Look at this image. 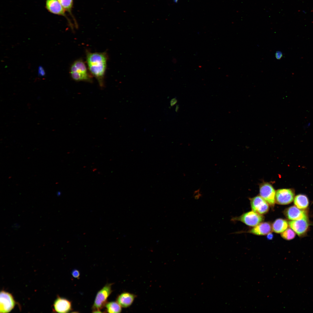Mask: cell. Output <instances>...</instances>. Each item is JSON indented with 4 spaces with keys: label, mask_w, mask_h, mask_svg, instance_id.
Returning a JSON list of instances; mask_svg holds the SVG:
<instances>
[{
    "label": "cell",
    "mask_w": 313,
    "mask_h": 313,
    "mask_svg": "<svg viewBox=\"0 0 313 313\" xmlns=\"http://www.w3.org/2000/svg\"><path fill=\"white\" fill-rule=\"evenodd\" d=\"M113 283H107L97 292L92 306L93 312H102L101 310L105 307L107 299L112 292Z\"/></svg>",
    "instance_id": "3"
},
{
    "label": "cell",
    "mask_w": 313,
    "mask_h": 313,
    "mask_svg": "<svg viewBox=\"0 0 313 313\" xmlns=\"http://www.w3.org/2000/svg\"><path fill=\"white\" fill-rule=\"evenodd\" d=\"M284 214L288 219L291 221L308 218L306 211L299 209L295 205L286 209L284 211Z\"/></svg>",
    "instance_id": "12"
},
{
    "label": "cell",
    "mask_w": 313,
    "mask_h": 313,
    "mask_svg": "<svg viewBox=\"0 0 313 313\" xmlns=\"http://www.w3.org/2000/svg\"><path fill=\"white\" fill-rule=\"evenodd\" d=\"M288 223L290 228L299 236H302L306 233L310 225L308 218L291 221Z\"/></svg>",
    "instance_id": "9"
},
{
    "label": "cell",
    "mask_w": 313,
    "mask_h": 313,
    "mask_svg": "<svg viewBox=\"0 0 313 313\" xmlns=\"http://www.w3.org/2000/svg\"><path fill=\"white\" fill-rule=\"evenodd\" d=\"M136 297L135 294L125 292L118 295L116 301L122 307L126 308L132 305Z\"/></svg>",
    "instance_id": "13"
},
{
    "label": "cell",
    "mask_w": 313,
    "mask_h": 313,
    "mask_svg": "<svg viewBox=\"0 0 313 313\" xmlns=\"http://www.w3.org/2000/svg\"><path fill=\"white\" fill-rule=\"evenodd\" d=\"M199 192L200 190L199 189L195 191L194 192V197L195 199H198L202 196L201 194L199 193Z\"/></svg>",
    "instance_id": "22"
},
{
    "label": "cell",
    "mask_w": 313,
    "mask_h": 313,
    "mask_svg": "<svg viewBox=\"0 0 313 313\" xmlns=\"http://www.w3.org/2000/svg\"><path fill=\"white\" fill-rule=\"evenodd\" d=\"M106 312L110 313H120L122 311L121 307L116 301L107 302L105 305Z\"/></svg>",
    "instance_id": "18"
},
{
    "label": "cell",
    "mask_w": 313,
    "mask_h": 313,
    "mask_svg": "<svg viewBox=\"0 0 313 313\" xmlns=\"http://www.w3.org/2000/svg\"><path fill=\"white\" fill-rule=\"evenodd\" d=\"M46 7L48 11L50 12L65 17L70 26L73 29L72 24L67 16L65 13V10L57 0H46Z\"/></svg>",
    "instance_id": "10"
},
{
    "label": "cell",
    "mask_w": 313,
    "mask_h": 313,
    "mask_svg": "<svg viewBox=\"0 0 313 313\" xmlns=\"http://www.w3.org/2000/svg\"><path fill=\"white\" fill-rule=\"evenodd\" d=\"M88 68L91 73L97 80L99 85H104V79L107 64L108 56L105 52L86 53Z\"/></svg>",
    "instance_id": "1"
},
{
    "label": "cell",
    "mask_w": 313,
    "mask_h": 313,
    "mask_svg": "<svg viewBox=\"0 0 313 313\" xmlns=\"http://www.w3.org/2000/svg\"><path fill=\"white\" fill-rule=\"evenodd\" d=\"M288 225V223L286 220L278 219L272 224V230L276 233H281L287 228Z\"/></svg>",
    "instance_id": "15"
},
{
    "label": "cell",
    "mask_w": 313,
    "mask_h": 313,
    "mask_svg": "<svg viewBox=\"0 0 313 313\" xmlns=\"http://www.w3.org/2000/svg\"><path fill=\"white\" fill-rule=\"evenodd\" d=\"M177 102V100L176 98L171 99L170 101V104L171 106H173Z\"/></svg>",
    "instance_id": "24"
},
{
    "label": "cell",
    "mask_w": 313,
    "mask_h": 313,
    "mask_svg": "<svg viewBox=\"0 0 313 313\" xmlns=\"http://www.w3.org/2000/svg\"><path fill=\"white\" fill-rule=\"evenodd\" d=\"M273 237V235L271 233H270L267 234V238L269 239H271Z\"/></svg>",
    "instance_id": "25"
},
{
    "label": "cell",
    "mask_w": 313,
    "mask_h": 313,
    "mask_svg": "<svg viewBox=\"0 0 313 313\" xmlns=\"http://www.w3.org/2000/svg\"><path fill=\"white\" fill-rule=\"evenodd\" d=\"M70 72L72 79L75 81L90 83L92 81L85 63L81 59H77L72 63Z\"/></svg>",
    "instance_id": "2"
},
{
    "label": "cell",
    "mask_w": 313,
    "mask_h": 313,
    "mask_svg": "<svg viewBox=\"0 0 313 313\" xmlns=\"http://www.w3.org/2000/svg\"><path fill=\"white\" fill-rule=\"evenodd\" d=\"M16 304L14 298L11 294L4 290L0 292V312L7 313L10 312L14 307Z\"/></svg>",
    "instance_id": "4"
},
{
    "label": "cell",
    "mask_w": 313,
    "mask_h": 313,
    "mask_svg": "<svg viewBox=\"0 0 313 313\" xmlns=\"http://www.w3.org/2000/svg\"><path fill=\"white\" fill-rule=\"evenodd\" d=\"M236 219L247 225L254 227L262 222L264 218L262 215L252 211L243 214Z\"/></svg>",
    "instance_id": "7"
},
{
    "label": "cell",
    "mask_w": 313,
    "mask_h": 313,
    "mask_svg": "<svg viewBox=\"0 0 313 313\" xmlns=\"http://www.w3.org/2000/svg\"><path fill=\"white\" fill-rule=\"evenodd\" d=\"M65 11L68 12L73 19L76 27L77 26L75 19L72 12L73 4V0H57Z\"/></svg>",
    "instance_id": "17"
},
{
    "label": "cell",
    "mask_w": 313,
    "mask_h": 313,
    "mask_svg": "<svg viewBox=\"0 0 313 313\" xmlns=\"http://www.w3.org/2000/svg\"><path fill=\"white\" fill-rule=\"evenodd\" d=\"M252 211L261 215L267 213L269 210L268 203L261 196H257L250 199Z\"/></svg>",
    "instance_id": "8"
},
{
    "label": "cell",
    "mask_w": 313,
    "mask_h": 313,
    "mask_svg": "<svg viewBox=\"0 0 313 313\" xmlns=\"http://www.w3.org/2000/svg\"><path fill=\"white\" fill-rule=\"evenodd\" d=\"M295 206L299 209L305 210L307 208L309 205L308 199L307 196L303 194L296 196L294 201Z\"/></svg>",
    "instance_id": "16"
},
{
    "label": "cell",
    "mask_w": 313,
    "mask_h": 313,
    "mask_svg": "<svg viewBox=\"0 0 313 313\" xmlns=\"http://www.w3.org/2000/svg\"><path fill=\"white\" fill-rule=\"evenodd\" d=\"M174 2H176L177 1V0H174Z\"/></svg>",
    "instance_id": "27"
},
{
    "label": "cell",
    "mask_w": 313,
    "mask_h": 313,
    "mask_svg": "<svg viewBox=\"0 0 313 313\" xmlns=\"http://www.w3.org/2000/svg\"><path fill=\"white\" fill-rule=\"evenodd\" d=\"M72 310V302L67 299L58 296L54 301L53 308L54 312L68 313Z\"/></svg>",
    "instance_id": "11"
},
{
    "label": "cell",
    "mask_w": 313,
    "mask_h": 313,
    "mask_svg": "<svg viewBox=\"0 0 313 313\" xmlns=\"http://www.w3.org/2000/svg\"><path fill=\"white\" fill-rule=\"evenodd\" d=\"M294 190L291 189H282L276 192L275 201L278 204L287 205L291 203L294 200Z\"/></svg>",
    "instance_id": "5"
},
{
    "label": "cell",
    "mask_w": 313,
    "mask_h": 313,
    "mask_svg": "<svg viewBox=\"0 0 313 313\" xmlns=\"http://www.w3.org/2000/svg\"><path fill=\"white\" fill-rule=\"evenodd\" d=\"M179 107L178 105H177L176 107V112H177V111H178V109H179Z\"/></svg>",
    "instance_id": "26"
},
{
    "label": "cell",
    "mask_w": 313,
    "mask_h": 313,
    "mask_svg": "<svg viewBox=\"0 0 313 313\" xmlns=\"http://www.w3.org/2000/svg\"><path fill=\"white\" fill-rule=\"evenodd\" d=\"M283 57L282 52L280 51H277L275 53V57L276 59H280Z\"/></svg>",
    "instance_id": "23"
},
{
    "label": "cell",
    "mask_w": 313,
    "mask_h": 313,
    "mask_svg": "<svg viewBox=\"0 0 313 313\" xmlns=\"http://www.w3.org/2000/svg\"><path fill=\"white\" fill-rule=\"evenodd\" d=\"M296 233L291 228H287L281 234V236L284 239L290 240L295 236Z\"/></svg>",
    "instance_id": "19"
},
{
    "label": "cell",
    "mask_w": 313,
    "mask_h": 313,
    "mask_svg": "<svg viewBox=\"0 0 313 313\" xmlns=\"http://www.w3.org/2000/svg\"><path fill=\"white\" fill-rule=\"evenodd\" d=\"M72 276L74 278L79 279V278L80 273L79 270L77 269H74L72 272Z\"/></svg>",
    "instance_id": "21"
},
{
    "label": "cell",
    "mask_w": 313,
    "mask_h": 313,
    "mask_svg": "<svg viewBox=\"0 0 313 313\" xmlns=\"http://www.w3.org/2000/svg\"><path fill=\"white\" fill-rule=\"evenodd\" d=\"M260 196L271 207H273L275 204L276 192L272 186L268 183H262L260 186Z\"/></svg>",
    "instance_id": "6"
},
{
    "label": "cell",
    "mask_w": 313,
    "mask_h": 313,
    "mask_svg": "<svg viewBox=\"0 0 313 313\" xmlns=\"http://www.w3.org/2000/svg\"><path fill=\"white\" fill-rule=\"evenodd\" d=\"M272 230V226L269 223L261 222L254 226L248 232L258 235H264L267 234Z\"/></svg>",
    "instance_id": "14"
},
{
    "label": "cell",
    "mask_w": 313,
    "mask_h": 313,
    "mask_svg": "<svg viewBox=\"0 0 313 313\" xmlns=\"http://www.w3.org/2000/svg\"><path fill=\"white\" fill-rule=\"evenodd\" d=\"M45 74V71L43 68L42 66H39L38 69V75L40 77H43Z\"/></svg>",
    "instance_id": "20"
}]
</instances>
